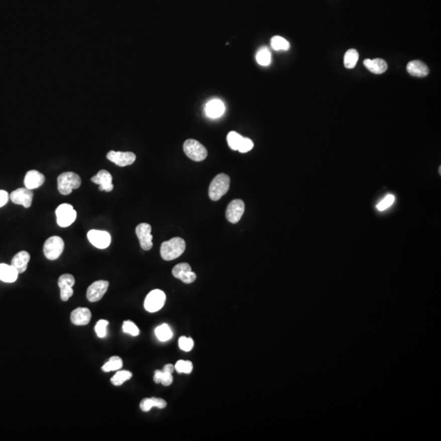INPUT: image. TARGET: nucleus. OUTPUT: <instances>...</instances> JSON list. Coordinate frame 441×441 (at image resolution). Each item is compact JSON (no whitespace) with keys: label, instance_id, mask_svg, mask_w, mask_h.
Segmentation results:
<instances>
[{"label":"nucleus","instance_id":"f8f14e48","mask_svg":"<svg viewBox=\"0 0 441 441\" xmlns=\"http://www.w3.org/2000/svg\"><path fill=\"white\" fill-rule=\"evenodd\" d=\"M75 283V280L72 275L70 274H64L61 275L58 280V286L60 288V296L62 301H66L70 299L74 294L73 286Z\"/></svg>","mask_w":441,"mask_h":441},{"label":"nucleus","instance_id":"9d476101","mask_svg":"<svg viewBox=\"0 0 441 441\" xmlns=\"http://www.w3.org/2000/svg\"><path fill=\"white\" fill-rule=\"evenodd\" d=\"M34 193L28 188H18L10 194V199L16 204L22 205L26 208L31 207L33 201Z\"/></svg>","mask_w":441,"mask_h":441},{"label":"nucleus","instance_id":"bb28decb","mask_svg":"<svg viewBox=\"0 0 441 441\" xmlns=\"http://www.w3.org/2000/svg\"><path fill=\"white\" fill-rule=\"evenodd\" d=\"M133 377L131 372L123 370V371H119L112 377L111 379L112 384L115 386H121L124 384L126 381L129 380Z\"/></svg>","mask_w":441,"mask_h":441},{"label":"nucleus","instance_id":"7c9ffc66","mask_svg":"<svg viewBox=\"0 0 441 441\" xmlns=\"http://www.w3.org/2000/svg\"><path fill=\"white\" fill-rule=\"evenodd\" d=\"M174 368L178 374H189L192 372L193 365L190 361H181H181H177Z\"/></svg>","mask_w":441,"mask_h":441},{"label":"nucleus","instance_id":"f3484780","mask_svg":"<svg viewBox=\"0 0 441 441\" xmlns=\"http://www.w3.org/2000/svg\"><path fill=\"white\" fill-rule=\"evenodd\" d=\"M92 318V314L89 309L85 307H79L73 310L70 314V320L73 324L78 326L87 325Z\"/></svg>","mask_w":441,"mask_h":441},{"label":"nucleus","instance_id":"4c0bfd02","mask_svg":"<svg viewBox=\"0 0 441 441\" xmlns=\"http://www.w3.org/2000/svg\"><path fill=\"white\" fill-rule=\"evenodd\" d=\"M173 376H172V374L170 373H167V372L163 371L162 373V377H161V381H160V383L165 386V387H168V386H170L172 383H173Z\"/></svg>","mask_w":441,"mask_h":441},{"label":"nucleus","instance_id":"e433bc0d","mask_svg":"<svg viewBox=\"0 0 441 441\" xmlns=\"http://www.w3.org/2000/svg\"><path fill=\"white\" fill-rule=\"evenodd\" d=\"M153 407H155V401H154L153 397L145 398L141 401L140 408L143 412H148Z\"/></svg>","mask_w":441,"mask_h":441},{"label":"nucleus","instance_id":"423d86ee","mask_svg":"<svg viewBox=\"0 0 441 441\" xmlns=\"http://www.w3.org/2000/svg\"><path fill=\"white\" fill-rule=\"evenodd\" d=\"M57 223L61 228H68L74 223L77 217V212L71 204L62 203L56 209Z\"/></svg>","mask_w":441,"mask_h":441},{"label":"nucleus","instance_id":"1a4fd4ad","mask_svg":"<svg viewBox=\"0 0 441 441\" xmlns=\"http://www.w3.org/2000/svg\"><path fill=\"white\" fill-rule=\"evenodd\" d=\"M87 239L94 247L100 249L109 247L112 242V236L108 232L98 230H91L87 232Z\"/></svg>","mask_w":441,"mask_h":441},{"label":"nucleus","instance_id":"4be33fe9","mask_svg":"<svg viewBox=\"0 0 441 441\" xmlns=\"http://www.w3.org/2000/svg\"><path fill=\"white\" fill-rule=\"evenodd\" d=\"M364 65L369 71L376 74H383L387 70V62L380 58H376L374 60H365Z\"/></svg>","mask_w":441,"mask_h":441},{"label":"nucleus","instance_id":"ddd939ff","mask_svg":"<svg viewBox=\"0 0 441 441\" xmlns=\"http://www.w3.org/2000/svg\"><path fill=\"white\" fill-rule=\"evenodd\" d=\"M245 205L241 199H235L228 204L226 211V216L230 223L236 224L241 220L245 212Z\"/></svg>","mask_w":441,"mask_h":441},{"label":"nucleus","instance_id":"72a5a7b5","mask_svg":"<svg viewBox=\"0 0 441 441\" xmlns=\"http://www.w3.org/2000/svg\"><path fill=\"white\" fill-rule=\"evenodd\" d=\"M108 324H109V322L105 320V319H100L96 323V326H95V331H96V335L99 338L103 339V338H105L106 336V327Z\"/></svg>","mask_w":441,"mask_h":441},{"label":"nucleus","instance_id":"9b49d317","mask_svg":"<svg viewBox=\"0 0 441 441\" xmlns=\"http://www.w3.org/2000/svg\"><path fill=\"white\" fill-rule=\"evenodd\" d=\"M109 288V282L97 280L92 283L87 290V299L91 302L100 301Z\"/></svg>","mask_w":441,"mask_h":441},{"label":"nucleus","instance_id":"ea45409f","mask_svg":"<svg viewBox=\"0 0 441 441\" xmlns=\"http://www.w3.org/2000/svg\"><path fill=\"white\" fill-rule=\"evenodd\" d=\"M154 401H155V407L158 408H164L167 406V403L165 400L160 398L153 397Z\"/></svg>","mask_w":441,"mask_h":441},{"label":"nucleus","instance_id":"f257e3e1","mask_svg":"<svg viewBox=\"0 0 441 441\" xmlns=\"http://www.w3.org/2000/svg\"><path fill=\"white\" fill-rule=\"evenodd\" d=\"M186 249V242L183 239L175 237L162 243L160 254L164 260L172 261L179 258Z\"/></svg>","mask_w":441,"mask_h":441},{"label":"nucleus","instance_id":"c9c22d12","mask_svg":"<svg viewBox=\"0 0 441 441\" xmlns=\"http://www.w3.org/2000/svg\"><path fill=\"white\" fill-rule=\"evenodd\" d=\"M254 148V142L251 139L248 138H243L242 142H241V146L239 147L238 151L241 153H246L251 151Z\"/></svg>","mask_w":441,"mask_h":441},{"label":"nucleus","instance_id":"2f4dec72","mask_svg":"<svg viewBox=\"0 0 441 441\" xmlns=\"http://www.w3.org/2000/svg\"><path fill=\"white\" fill-rule=\"evenodd\" d=\"M123 331L132 335V336H138L139 335V328L136 325L134 322L130 320H126L123 323Z\"/></svg>","mask_w":441,"mask_h":441},{"label":"nucleus","instance_id":"cd10ccee","mask_svg":"<svg viewBox=\"0 0 441 441\" xmlns=\"http://www.w3.org/2000/svg\"><path fill=\"white\" fill-rule=\"evenodd\" d=\"M256 60L261 66H267L271 61V55L267 48H261L256 55Z\"/></svg>","mask_w":441,"mask_h":441},{"label":"nucleus","instance_id":"2eb2a0df","mask_svg":"<svg viewBox=\"0 0 441 441\" xmlns=\"http://www.w3.org/2000/svg\"><path fill=\"white\" fill-rule=\"evenodd\" d=\"M106 158L118 166L125 167L134 164L136 160V155L133 152L112 151L107 154Z\"/></svg>","mask_w":441,"mask_h":441},{"label":"nucleus","instance_id":"f03ea898","mask_svg":"<svg viewBox=\"0 0 441 441\" xmlns=\"http://www.w3.org/2000/svg\"><path fill=\"white\" fill-rule=\"evenodd\" d=\"M82 181L77 173L67 172L60 174L57 177V188L61 194L67 195L81 186Z\"/></svg>","mask_w":441,"mask_h":441},{"label":"nucleus","instance_id":"4468645a","mask_svg":"<svg viewBox=\"0 0 441 441\" xmlns=\"http://www.w3.org/2000/svg\"><path fill=\"white\" fill-rule=\"evenodd\" d=\"M173 275L175 278L181 280L185 284H191L196 280V275L193 272L190 265L186 262L175 266L173 269Z\"/></svg>","mask_w":441,"mask_h":441},{"label":"nucleus","instance_id":"79ce46f5","mask_svg":"<svg viewBox=\"0 0 441 441\" xmlns=\"http://www.w3.org/2000/svg\"><path fill=\"white\" fill-rule=\"evenodd\" d=\"M174 365L169 364V365H165V366H164V370H163V371L167 372V373H170V374H173V371H174Z\"/></svg>","mask_w":441,"mask_h":441},{"label":"nucleus","instance_id":"6e6552de","mask_svg":"<svg viewBox=\"0 0 441 441\" xmlns=\"http://www.w3.org/2000/svg\"><path fill=\"white\" fill-rule=\"evenodd\" d=\"M136 234L138 236L141 247L143 250L148 251L153 247V236L151 235V227L148 223H141L136 228Z\"/></svg>","mask_w":441,"mask_h":441},{"label":"nucleus","instance_id":"a878e982","mask_svg":"<svg viewBox=\"0 0 441 441\" xmlns=\"http://www.w3.org/2000/svg\"><path fill=\"white\" fill-rule=\"evenodd\" d=\"M359 53L356 49H349L344 57V66L348 69H353L358 61Z\"/></svg>","mask_w":441,"mask_h":441},{"label":"nucleus","instance_id":"c85d7f7f","mask_svg":"<svg viewBox=\"0 0 441 441\" xmlns=\"http://www.w3.org/2000/svg\"><path fill=\"white\" fill-rule=\"evenodd\" d=\"M243 138L244 137H242L241 134H239L236 132H230L229 134H228V138H227L230 148L233 150V151H238L239 147L241 146V142H242Z\"/></svg>","mask_w":441,"mask_h":441},{"label":"nucleus","instance_id":"412c9836","mask_svg":"<svg viewBox=\"0 0 441 441\" xmlns=\"http://www.w3.org/2000/svg\"><path fill=\"white\" fill-rule=\"evenodd\" d=\"M407 70L409 74L415 77H426L429 74V69L426 64L421 61H412L407 65Z\"/></svg>","mask_w":441,"mask_h":441},{"label":"nucleus","instance_id":"7ed1b4c3","mask_svg":"<svg viewBox=\"0 0 441 441\" xmlns=\"http://www.w3.org/2000/svg\"><path fill=\"white\" fill-rule=\"evenodd\" d=\"M231 180L228 175L220 173L214 177L210 184L208 194L212 201H217L228 193L229 190Z\"/></svg>","mask_w":441,"mask_h":441},{"label":"nucleus","instance_id":"a19ab883","mask_svg":"<svg viewBox=\"0 0 441 441\" xmlns=\"http://www.w3.org/2000/svg\"><path fill=\"white\" fill-rule=\"evenodd\" d=\"M162 373H163V371H160V370H156V371L155 372V376H154V381H155V383H160V381H161Z\"/></svg>","mask_w":441,"mask_h":441},{"label":"nucleus","instance_id":"dca6fc26","mask_svg":"<svg viewBox=\"0 0 441 441\" xmlns=\"http://www.w3.org/2000/svg\"><path fill=\"white\" fill-rule=\"evenodd\" d=\"M91 181L93 183L99 185V190L100 191L111 192L114 189V186L112 183V174L108 171L104 169L99 171L97 174L91 178Z\"/></svg>","mask_w":441,"mask_h":441},{"label":"nucleus","instance_id":"6ab92c4d","mask_svg":"<svg viewBox=\"0 0 441 441\" xmlns=\"http://www.w3.org/2000/svg\"><path fill=\"white\" fill-rule=\"evenodd\" d=\"M205 112L210 118H219L225 112V105L219 99H213L206 104Z\"/></svg>","mask_w":441,"mask_h":441},{"label":"nucleus","instance_id":"473e14b6","mask_svg":"<svg viewBox=\"0 0 441 441\" xmlns=\"http://www.w3.org/2000/svg\"><path fill=\"white\" fill-rule=\"evenodd\" d=\"M178 345H179L180 349L182 350L184 352H190L194 348V341L190 338L181 337L179 341H178Z\"/></svg>","mask_w":441,"mask_h":441},{"label":"nucleus","instance_id":"a211bd4d","mask_svg":"<svg viewBox=\"0 0 441 441\" xmlns=\"http://www.w3.org/2000/svg\"><path fill=\"white\" fill-rule=\"evenodd\" d=\"M45 177L43 173L37 170H31L27 172L25 177L24 184L26 187L30 190L37 189L44 183Z\"/></svg>","mask_w":441,"mask_h":441},{"label":"nucleus","instance_id":"f704fd0d","mask_svg":"<svg viewBox=\"0 0 441 441\" xmlns=\"http://www.w3.org/2000/svg\"><path fill=\"white\" fill-rule=\"evenodd\" d=\"M394 201H395V196H394L393 194H388V195L385 197L384 199L381 201L380 203H378L377 208L379 211H383V210L387 209V207L392 205Z\"/></svg>","mask_w":441,"mask_h":441},{"label":"nucleus","instance_id":"39448f33","mask_svg":"<svg viewBox=\"0 0 441 441\" xmlns=\"http://www.w3.org/2000/svg\"><path fill=\"white\" fill-rule=\"evenodd\" d=\"M183 150L186 156L194 161H203L207 157V151L205 147L194 139L186 140L183 145Z\"/></svg>","mask_w":441,"mask_h":441},{"label":"nucleus","instance_id":"0eeeda50","mask_svg":"<svg viewBox=\"0 0 441 441\" xmlns=\"http://www.w3.org/2000/svg\"><path fill=\"white\" fill-rule=\"evenodd\" d=\"M166 295L160 289H155L149 293L145 299L144 307L148 312H157L165 304Z\"/></svg>","mask_w":441,"mask_h":441},{"label":"nucleus","instance_id":"aec40b11","mask_svg":"<svg viewBox=\"0 0 441 441\" xmlns=\"http://www.w3.org/2000/svg\"><path fill=\"white\" fill-rule=\"evenodd\" d=\"M31 255L27 251H21L14 256L12 260V266L18 271V273H24L27 271Z\"/></svg>","mask_w":441,"mask_h":441},{"label":"nucleus","instance_id":"c756f323","mask_svg":"<svg viewBox=\"0 0 441 441\" xmlns=\"http://www.w3.org/2000/svg\"><path fill=\"white\" fill-rule=\"evenodd\" d=\"M271 47L275 51H286L288 50V48L290 47L289 43L284 38L281 36H274L271 39Z\"/></svg>","mask_w":441,"mask_h":441},{"label":"nucleus","instance_id":"20e7f679","mask_svg":"<svg viewBox=\"0 0 441 441\" xmlns=\"http://www.w3.org/2000/svg\"><path fill=\"white\" fill-rule=\"evenodd\" d=\"M64 241L59 236H52L48 238L44 245V254L48 260H57L63 253Z\"/></svg>","mask_w":441,"mask_h":441},{"label":"nucleus","instance_id":"b1692460","mask_svg":"<svg viewBox=\"0 0 441 441\" xmlns=\"http://www.w3.org/2000/svg\"><path fill=\"white\" fill-rule=\"evenodd\" d=\"M155 335L161 342H166L173 338V332L167 323H163L155 328Z\"/></svg>","mask_w":441,"mask_h":441},{"label":"nucleus","instance_id":"393cba45","mask_svg":"<svg viewBox=\"0 0 441 441\" xmlns=\"http://www.w3.org/2000/svg\"><path fill=\"white\" fill-rule=\"evenodd\" d=\"M123 367L122 359L119 356H113L109 359V361L105 363L102 366V370L105 373L108 372L116 371Z\"/></svg>","mask_w":441,"mask_h":441},{"label":"nucleus","instance_id":"5701e85b","mask_svg":"<svg viewBox=\"0 0 441 441\" xmlns=\"http://www.w3.org/2000/svg\"><path fill=\"white\" fill-rule=\"evenodd\" d=\"M18 272L12 265L0 264V280L6 283H14L18 280Z\"/></svg>","mask_w":441,"mask_h":441},{"label":"nucleus","instance_id":"58836bf2","mask_svg":"<svg viewBox=\"0 0 441 441\" xmlns=\"http://www.w3.org/2000/svg\"><path fill=\"white\" fill-rule=\"evenodd\" d=\"M9 199V194L5 190H0V207L5 206Z\"/></svg>","mask_w":441,"mask_h":441}]
</instances>
